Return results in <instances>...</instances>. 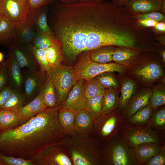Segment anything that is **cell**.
<instances>
[{"instance_id":"obj_52","label":"cell","mask_w":165,"mask_h":165,"mask_svg":"<svg viewBox=\"0 0 165 165\" xmlns=\"http://www.w3.org/2000/svg\"><path fill=\"white\" fill-rule=\"evenodd\" d=\"M64 4H72L79 2L78 0H54Z\"/></svg>"},{"instance_id":"obj_31","label":"cell","mask_w":165,"mask_h":165,"mask_svg":"<svg viewBox=\"0 0 165 165\" xmlns=\"http://www.w3.org/2000/svg\"><path fill=\"white\" fill-rule=\"evenodd\" d=\"M45 51L50 69L61 64L64 57L61 44L58 41L45 50Z\"/></svg>"},{"instance_id":"obj_54","label":"cell","mask_w":165,"mask_h":165,"mask_svg":"<svg viewBox=\"0 0 165 165\" xmlns=\"http://www.w3.org/2000/svg\"><path fill=\"white\" fill-rule=\"evenodd\" d=\"M4 59V55L3 53L0 51V63L2 62Z\"/></svg>"},{"instance_id":"obj_42","label":"cell","mask_w":165,"mask_h":165,"mask_svg":"<svg viewBox=\"0 0 165 165\" xmlns=\"http://www.w3.org/2000/svg\"><path fill=\"white\" fill-rule=\"evenodd\" d=\"M131 16L135 20L146 19L153 20L158 22H165V14L160 11H153L145 13L138 14Z\"/></svg>"},{"instance_id":"obj_58","label":"cell","mask_w":165,"mask_h":165,"mask_svg":"<svg viewBox=\"0 0 165 165\" xmlns=\"http://www.w3.org/2000/svg\"><path fill=\"white\" fill-rule=\"evenodd\" d=\"M2 14L0 13V22H1V19H2Z\"/></svg>"},{"instance_id":"obj_50","label":"cell","mask_w":165,"mask_h":165,"mask_svg":"<svg viewBox=\"0 0 165 165\" xmlns=\"http://www.w3.org/2000/svg\"><path fill=\"white\" fill-rule=\"evenodd\" d=\"M154 38L161 45L165 46V34L155 36Z\"/></svg>"},{"instance_id":"obj_29","label":"cell","mask_w":165,"mask_h":165,"mask_svg":"<svg viewBox=\"0 0 165 165\" xmlns=\"http://www.w3.org/2000/svg\"><path fill=\"white\" fill-rule=\"evenodd\" d=\"M15 33V24L2 16L0 22V43L10 44L14 41Z\"/></svg>"},{"instance_id":"obj_17","label":"cell","mask_w":165,"mask_h":165,"mask_svg":"<svg viewBox=\"0 0 165 165\" xmlns=\"http://www.w3.org/2000/svg\"><path fill=\"white\" fill-rule=\"evenodd\" d=\"M15 25L14 41L24 45L32 44L36 30L29 15L22 22Z\"/></svg>"},{"instance_id":"obj_49","label":"cell","mask_w":165,"mask_h":165,"mask_svg":"<svg viewBox=\"0 0 165 165\" xmlns=\"http://www.w3.org/2000/svg\"><path fill=\"white\" fill-rule=\"evenodd\" d=\"M131 0H111L114 5L119 7H124Z\"/></svg>"},{"instance_id":"obj_11","label":"cell","mask_w":165,"mask_h":165,"mask_svg":"<svg viewBox=\"0 0 165 165\" xmlns=\"http://www.w3.org/2000/svg\"><path fill=\"white\" fill-rule=\"evenodd\" d=\"M30 10L27 1L0 0V13L15 25L22 22L28 16Z\"/></svg>"},{"instance_id":"obj_43","label":"cell","mask_w":165,"mask_h":165,"mask_svg":"<svg viewBox=\"0 0 165 165\" xmlns=\"http://www.w3.org/2000/svg\"><path fill=\"white\" fill-rule=\"evenodd\" d=\"M165 165V144L161 146L158 152L152 157L145 165Z\"/></svg>"},{"instance_id":"obj_46","label":"cell","mask_w":165,"mask_h":165,"mask_svg":"<svg viewBox=\"0 0 165 165\" xmlns=\"http://www.w3.org/2000/svg\"><path fill=\"white\" fill-rule=\"evenodd\" d=\"M9 80L6 67L5 63L0 70V91L4 88Z\"/></svg>"},{"instance_id":"obj_60","label":"cell","mask_w":165,"mask_h":165,"mask_svg":"<svg viewBox=\"0 0 165 165\" xmlns=\"http://www.w3.org/2000/svg\"><path fill=\"white\" fill-rule=\"evenodd\" d=\"M4 165V163L0 160V165Z\"/></svg>"},{"instance_id":"obj_36","label":"cell","mask_w":165,"mask_h":165,"mask_svg":"<svg viewBox=\"0 0 165 165\" xmlns=\"http://www.w3.org/2000/svg\"><path fill=\"white\" fill-rule=\"evenodd\" d=\"M104 94L87 99L85 110L94 119L103 114L102 99Z\"/></svg>"},{"instance_id":"obj_1","label":"cell","mask_w":165,"mask_h":165,"mask_svg":"<svg viewBox=\"0 0 165 165\" xmlns=\"http://www.w3.org/2000/svg\"><path fill=\"white\" fill-rule=\"evenodd\" d=\"M51 27L68 60L100 47L119 46L124 25L117 7L111 2H58L52 11Z\"/></svg>"},{"instance_id":"obj_51","label":"cell","mask_w":165,"mask_h":165,"mask_svg":"<svg viewBox=\"0 0 165 165\" xmlns=\"http://www.w3.org/2000/svg\"><path fill=\"white\" fill-rule=\"evenodd\" d=\"M159 55L163 64H165V46H161L158 52Z\"/></svg>"},{"instance_id":"obj_41","label":"cell","mask_w":165,"mask_h":165,"mask_svg":"<svg viewBox=\"0 0 165 165\" xmlns=\"http://www.w3.org/2000/svg\"><path fill=\"white\" fill-rule=\"evenodd\" d=\"M0 160L4 165H34L31 160H26L21 158L7 156L0 153Z\"/></svg>"},{"instance_id":"obj_44","label":"cell","mask_w":165,"mask_h":165,"mask_svg":"<svg viewBox=\"0 0 165 165\" xmlns=\"http://www.w3.org/2000/svg\"><path fill=\"white\" fill-rule=\"evenodd\" d=\"M30 11L34 10L42 6L48 5L54 0H27Z\"/></svg>"},{"instance_id":"obj_19","label":"cell","mask_w":165,"mask_h":165,"mask_svg":"<svg viewBox=\"0 0 165 165\" xmlns=\"http://www.w3.org/2000/svg\"><path fill=\"white\" fill-rule=\"evenodd\" d=\"M46 73L40 69L29 71L24 83L25 97H31L39 93L46 81H44Z\"/></svg>"},{"instance_id":"obj_6","label":"cell","mask_w":165,"mask_h":165,"mask_svg":"<svg viewBox=\"0 0 165 165\" xmlns=\"http://www.w3.org/2000/svg\"><path fill=\"white\" fill-rule=\"evenodd\" d=\"M90 51H86L81 53L78 62L72 67L74 76L76 81L80 79L86 80L94 78L100 74L107 72L125 73L128 66L114 62L102 64L94 62L90 58Z\"/></svg>"},{"instance_id":"obj_12","label":"cell","mask_w":165,"mask_h":165,"mask_svg":"<svg viewBox=\"0 0 165 165\" xmlns=\"http://www.w3.org/2000/svg\"><path fill=\"white\" fill-rule=\"evenodd\" d=\"M151 94L150 87L139 88L121 111V117L124 123L132 115L149 103Z\"/></svg>"},{"instance_id":"obj_24","label":"cell","mask_w":165,"mask_h":165,"mask_svg":"<svg viewBox=\"0 0 165 165\" xmlns=\"http://www.w3.org/2000/svg\"><path fill=\"white\" fill-rule=\"evenodd\" d=\"M47 5L34 10L30 11L28 15L35 25L36 31L53 34L48 24L47 18Z\"/></svg>"},{"instance_id":"obj_22","label":"cell","mask_w":165,"mask_h":165,"mask_svg":"<svg viewBox=\"0 0 165 165\" xmlns=\"http://www.w3.org/2000/svg\"><path fill=\"white\" fill-rule=\"evenodd\" d=\"M141 50L127 46L116 47L112 56V61L118 64L129 66L137 60Z\"/></svg>"},{"instance_id":"obj_16","label":"cell","mask_w":165,"mask_h":165,"mask_svg":"<svg viewBox=\"0 0 165 165\" xmlns=\"http://www.w3.org/2000/svg\"><path fill=\"white\" fill-rule=\"evenodd\" d=\"M162 145L153 143H146L132 148L135 165H145L152 157L158 152Z\"/></svg>"},{"instance_id":"obj_30","label":"cell","mask_w":165,"mask_h":165,"mask_svg":"<svg viewBox=\"0 0 165 165\" xmlns=\"http://www.w3.org/2000/svg\"><path fill=\"white\" fill-rule=\"evenodd\" d=\"M152 94L149 104L154 109L165 105V82L155 83L151 87Z\"/></svg>"},{"instance_id":"obj_33","label":"cell","mask_w":165,"mask_h":165,"mask_svg":"<svg viewBox=\"0 0 165 165\" xmlns=\"http://www.w3.org/2000/svg\"><path fill=\"white\" fill-rule=\"evenodd\" d=\"M40 91L48 107L57 106V98L56 90L53 84L47 77Z\"/></svg>"},{"instance_id":"obj_47","label":"cell","mask_w":165,"mask_h":165,"mask_svg":"<svg viewBox=\"0 0 165 165\" xmlns=\"http://www.w3.org/2000/svg\"><path fill=\"white\" fill-rule=\"evenodd\" d=\"M13 89L9 86L4 88L0 91V108L4 105L11 94Z\"/></svg>"},{"instance_id":"obj_23","label":"cell","mask_w":165,"mask_h":165,"mask_svg":"<svg viewBox=\"0 0 165 165\" xmlns=\"http://www.w3.org/2000/svg\"><path fill=\"white\" fill-rule=\"evenodd\" d=\"M6 67L9 80L16 90L20 88L22 83L20 67L15 54L9 48L7 59L5 63Z\"/></svg>"},{"instance_id":"obj_7","label":"cell","mask_w":165,"mask_h":165,"mask_svg":"<svg viewBox=\"0 0 165 165\" xmlns=\"http://www.w3.org/2000/svg\"><path fill=\"white\" fill-rule=\"evenodd\" d=\"M120 133L131 149L140 144L153 143L165 144V133L154 130L148 124L136 126L124 123Z\"/></svg>"},{"instance_id":"obj_14","label":"cell","mask_w":165,"mask_h":165,"mask_svg":"<svg viewBox=\"0 0 165 165\" xmlns=\"http://www.w3.org/2000/svg\"><path fill=\"white\" fill-rule=\"evenodd\" d=\"M32 44L24 45L16 41L9 44V48L13 52L20 68L26 67L29 71L40 69L32 52Z\"/></svg>"},{"instance_id":"obj_48","label":"cell","mask_w":165,"mask_h":165,"mask_svg":"<svg viewBox=\"0 0 165 165\" xmlns=\"http://www.w3.org/2000/svg\"><path fill=\"white\" fill-rule=\"evenodd\" d=\"M150 29L154 36L165 34V22H158Z\"/></svg>"},{"instance_id":"obj_15","label":"cell","mask_w":165,"mask_h":165,"mask_svg":"<svg viewBox=\"0 0 165 165\" xmlns=\"http://www.w3.org/2000/svg\"><path fill=\"white\" fill-rule=\"evenodd\" d=\"M117 77L120 85L119 109L121 111L140 87L133 78L125 73H119Z\"/></svg>"},{"instance_id":"obj_3","label":"cell","mask_w":165,"mask_h":165,"mask_svg":"<svg viewBox=\"0 0 165 165\" xmlns=\"http://www.w3.org/2000/svg\"><path fill=\"white\" fill-rule=\"evenodd\" d=\"M164 69L158 53L142 52L125 74L133 78L140 87L151 88L156 83L165 82Z\"/></svg>"},{"instance_id":"obj_18","label":"cell","mask_w":165,"mask_h":165,"mask_svg":"<svg viewBox=\"0 0 165 165\" xmlns=\"http://www.w3.org/2000/svg\"><path fill=\"white\" fill-rule=\"evenodd\" d=\"M47 108L40 91L33 100L16 112L19 118V122L25 123Z\"/></svg>"},{"instance_id":"obj_27","label":"cell","mask_w":165,"mask_h":165,"mask_svg":"<svg viewBox=\"0 0 165 165\" xmlns=\"http://www.w3.org/2000/svg\"><path fill=\"white\" fill-rule=\"evenodd\" d=\"M154 110L148 103L132 115L125 123L136 126L145 125L151 118Z\"/></svg>"},{"instance_id":"obj_26","label":"cell","mask_w":165,"mask_h":165,"mask_svg":"<svg viewBox=\"0 0 165 165\" xmlns=\"http://www.w3.org/2000/svg\"><path fill=\"white\" fill-rule=\"evenodd\" d=\"M58 108L59 124L65 134L71 136L75 133L74 130L75 112L68 108Z\"/></svg>"},{"instance_id":"obj_34","label":"cell","mask_w":165,"mask_h":165,"mask_svg":"<svg viewBox=\"0 0 165 165\" xmlns=\"http://www.w3.org/2000/svg\"><path fill=\"white\" fill-rule=\"evenodd\" d=\"M57 41L53 34L36 31L32 45L35 48L45 50Z\"/></svg>"},{"instance_id":"obj_25","label":"cell","mask_w":165,"mask_h":165,"mask_svg":"<svg viewBox=\"0 0 165 165\" xmlns=\"http://www.w3.org/2000/svg\"><path fill=\"white\" fill-rule=\"evenodd\" d=\"M120 89H105L102 99L103 114L110 113L119 109Z\"/></svg>"},{"instance_id":"obj_37","label":"cell","mask_w":165,"mask_h":165,"mask_svg":"<svg viewBox=\"0 0 165 165\" xmlns=\"http://www.w3.org/2000/svg\"><path fill=\"white\" fill-rule=\"evenodd\" d=\"M19 118L16 112L0 109V129L12 127L19 123Z\"/></svg>"},{"instance_id":"obj_61","label":"cell","mask_w":165,"mask_h":165,"mask_svg":"<svg viewBox=\"0 0 165 165\" xmlns=\"http://www.w3.org/2000/svg\"><path fill=\"white\" fill-rule=\"evenodd\" d=\"M161 0L163 1V0Z\"/></svg>"},{"instance_id":"obj_28","label":"cell","mask_w":165,"mask_h":165,"mask_svg":"<svg viewBox=\"0 0 165 165\" xmlns=\"http://www.w3.org/2000/svg\"><path fill=\"white\" fill-rule=\"evenodd\" d=\"M115 46H106L94 49L90 51L89 56L93 61L106 64L112 62V56Z\"/></svg>"},{"instance_id":"obj_20","label":"cell","mask_w":165,"mask_h":165,"mask_svg":"<svg viewBox=\"0 0 165 165\" xmlns=\"http://www.w3.org/2000/svg\"><path fill=\"white\" fill-rule=\"evenodd\" d=\"M162 1L161 0H131L123 7L130 15L160 11Z\"/></svg>"},{"instance_id":"obj_56","label":"cell","mask_w":165,"mask_h":165,"mask_svg":"<svg viewBox=\"0 0 165 165\" xmlns=\"http://www.w3.org/2000/svg\"><path fill=\"white\" fill-rule=\"evenodd\" d=\"M16 1L21 2H24L27 1V0H16Z\"/></svg>"},{"instance_id":"obj_5","label":"cell","mask_w":165,"mask_h":165,"mask_svg":"<svg viewBox=\"0 0 165 165\" xmlns=\"http://www.w3.org/2000/svg\"><path fill=\"white\" fill-rule=\"evenodd\" d=\"M101 150L103 165H135L131 149L120 132L101 143Z\"/></svg>"},{"instance_id":"obj_8","label":"cell","mask_w":165,"mask_h":165,"mask_svg":"<svg viewBox=\"0 0 165 165\" xmlns=\"http://www.w3.org/2000/svg\"><path fill=\"white\" fill-rule=\"evenodd\" d=\"M124 123L119 109L110 113L103 114L94 118L91 136L101 143L105 142L119 133Z\"/></svg>"},{"instance_id":"obj_10","label":"cell","mask_w":165,"mask_h":165,"mask_svg":"<svg viewBox=\"0 0 165 165\" xmlns=\"http://www.w3.org/2000/svg\"><path fill=\"white\" fill-rule=\"evenodd\" d=\"M33 162L35 165H73L68 152L61 143L47 147Z\"/></svg>"},{"instance_id":"obj_38","label":"cell","mask_w":165,"mask_h":165,"mask_svg":"<svg viewBox=\"0 0 165 165\" xmlns=\"http://www.w3.org/2000/svg\"><path fill=\"white\" fill-rule=\"evenodd\" d=\"M113 72H107L100 74L96 79L105 89L120 88V85L117 76Z\"/></svg>"},{"instance_id":"obj_13","label":"cell","mask_w":165,"mask_h":165,"mask_svg":"<svg viewBox=\"0 0 165 165\" xmlns=\"http://www.w3.org/2000/svg\"><path fill=\"white\" fill-rule=\"evenodd\" d=\"M84 80L80 79L76 82L65 100L58 107L68 108L75 112L85 109L87 99Z\"/></svg>"},{"instance_id":"obj_55","label":"cell","mask_w":165,"mask_h":165,"mask_svg":"<svg viewBox=\"0 0 165 165\" xmlns=\"http://www.w3.org/2000/svg\"><path fill=\"white\" fill-rule=\"evenodd\" d=\"M79 2H87L92 1V0H78Z\"/></svg>"},{"instance_id":"obj_57","label":"cell","mask_w":165,"mask_h":165,"mask_svg":"<svg viewBox=\"0 0 165 165\" xmlns=\"http://www.w3.org/2000/svg\"><path fill=\"white\" fill-rule=\"evenodd\" d=\"M105 0H92V1H93L95 2H100L104 1Z\"/></svg>"},{"instance_id":"obj_2","label":"cell","mask_w":165,"mask_h":165,"mask_svg":"<svg viewBox=\"0 0 165 165\" xmlns=\"http://www.w3.org/2000/svg\"><path fill=\"white\" fill-rule=\"evenodd\" d=\"M59 110L48 107L20 126L3 130L0 150L4 155L33 161L47 147L61 143L67 135L58 121Z\"/></svg>"},{"instance_id":"obj_9","label":"cell","mask_w":165,"mask_h":165,"mask_svg":"<svg viewBox=\"0 0 165 165\" xmlns=\"http://www.w3.org/2000/svg\"><path fill=\"white\" fill-rule=\"evenodd\" d=\"M47 76L55 88L58 107L66 98L69 92L77 81L74 76L72 67L62 64L52 68L47 73Z\"/></svg>"},{"instance_id":"obj_32","label":"cell","mask_w":165,"mask_h":165,"mask_svg":"<svg viewBox=\"0 0 165 165\" xmlns=\"http://www.w3.org/2000/svg\"><path fill=\"white\" fill-rule=\"evenodd\" d=\"M152 129L165 133V105L154 109L147 124Z\"/></svg>"},{"instance_id":"obj_35","label":"cell","mask_w":165,"mask_h":165,"mask_svg":"<svg viewBox=\"0 0 165 165\" xmlns=\"http://www.w3.org/2000/svg\"><path fill=\"white\" fill-rule=\"evenodd\" d=\"M25 97L17 90H13L10 97L6 103L0 109L16 112L24 106Z\"/></svg>"},{"instance_id":"obj_45","label":"cell","mask_w":165,"mask_h":165,"mask_svg":"<svg viewBox=\"0 0 165 165\" xmlns=\"http://www.w3.org/2000/svg\"><path fill=\"white\" fill-rule=\"evenodd\" d=\"M135 22L136 25L140 28L142 29H149L158 23L153 20L146 19L135 20Z\"/></svg>"},{"instance_id":"obj_4","label":"cell","mask_w":165,"mask_h":165,"mask_svg":"<svg viewBox=\"0 0 165 165\" xmlns=\"http://www.w3.org/2000/svg\"><path fill=\"white\" fill-rule=\"evenodd\" d=\"M61 143L68 152L73 165H103L101 143L91 136L83 137L75 132L67 136Z\"/></svg>"},{"instance_id":"obj_53","label":"cell","mask_w":165,"mask_h":165,"mask_svg":"<svg viewBox=\"0 0 165 165\" xmlns=\"http://www.w3.org/2000/svg\"><path fill=\"white\" fill-rule=\"evenodd\" d=\"M160 11L164 14H165V0L162 1Z\"/></svg>"},{"instance_id":"obj_40","label":"cell","mask_w":165,"mask_h":165,"mask_svg":"<svg viewBox=\"0 0 165 165\" xmlns=\"http://www.w3.org/2000/svg\"><path fill=\"white\" fill-rule=\"evenodd\" d=\"M32 52L34 58L42 70L46 73L50 69L46 56L45 50L32 47Z\"/></svg>"},{"instance_id":"obj_39","label":"cell","mask_w":165,"mask_h":165,"mask_svg":"<svg viewBox=\"0 0 165 165\" xmlns=\"http://www.w3.org/2000/svg\"><path fill=\"white\" fill-rule=\"evenodd\" d=\"M86 80L84 90L87 99L105 92V89L95 78Z\"/></svg>"},{"instance_id":"obj_59","label":"cell","mask_w":165,"mask_h":165,"mask_svg":"<svg viewBox=\"0 0 165 165\" xmlns=\"http://www.w3.org/2000/svg\"><path fill=\"white\" fill-rule=\"evenodd\" d=\"M3 64H0V70L2 68V66H3Z\"/></svg>"},{"instance_id":"obj_21","label":"cell","mask_w":165,"mask_h":165,"mask_svg":"<svg viewBox=\"0 0 165 165\" xmlns=\"http://www.w3.org/2000/svg\"><path fill=\"white\" fill-rule=\"evenodd\" d=\"M94 119L85 109L75 112V132L83 137L91 136L94 129Z\"/></svg>"}]
</instances>
